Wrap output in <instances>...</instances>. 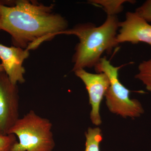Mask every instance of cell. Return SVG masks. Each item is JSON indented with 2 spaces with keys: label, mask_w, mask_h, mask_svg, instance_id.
Listing matches in <instances>:
<instances>
[{
  "label": "cell",
  "mask_w": 151,
  "mask_h": 151,
  "mask_svg": "<svg viewBox=\"0 0 151 151\" xmlns=\"http://www.w3.org/2000/svg\"><path fill=\"white\" fill-rule=\"evenodd\" d=\"M136 13L146 20L151 22V0H148L136 9Z\"/></svg>",
  "instance_id": "obj_13"
},
{
  "label": "cell",
  "mask_w": 151,
  "mask_h": 151,
  "mask_svg": "<svg viewBox=\"0 0 151 151\" xmlns=\"http://www.w3.org/2000/svg\"><path fill=\"white\" fill-rule=\"evenodd\" d=\"M19 119L17 85L11 82L5 71L0 72V133L9 132Z\"/></svg>",
  "instance_id": "obj_5"
},
{
  "label": "cell",
  "mask_w": 151,
  "mask_h": 151,
  "mask_svg": "<svg viewBox=\"0 0 151 151\" xmlns=\"http://www.w3.org/2000/svg\"><path fill=\"white\" fill-rule=\"evenodd\" d=\"M54 6L31 0L0 1V31L11 36L14 46L36 49L68 29Z\"/></svg>",
  "instance_id": "obj_1"
},
{
  "label": "cell",
  "mask_w": 151,
  "mask_h": 151,
  "mask_svg": "<svg viewBox=\"0 0 151 151\" xmlns=\"http://www.w3.org/2000/svg\"><path fill=\"white\" fill-rule=\"evenodd\" d=\"M29 55V52L14 46H6L0 43V59L6 74L14 84H22L25 81V69L23 66L25 60Z\"/></svg>",
  "instance_id": "obj_8"
},
{
  "label": "cell",
  "mask_w": 151,
  "mask_h": 151,
  "mask_svg": "<svg viewBox=\"0 0 151 151\" xmlns=\"http://www.w3.org/2000/svg\"><path fill=\"white\" fill-rule=\"evenodd\" d=\"M74 72L85 84L89 94V103L92 106L91 121L96 126L100 125L102 123L100 115V104L110 86L109 78L105 73H90L84 69H78Z\"/></svg>",
  "instance_id": "obj_6"
},
{
  "label": "cell",
  "mask_w": 151,
  "mask_h": 151,
  "mask_svg": "<svg viewBox=\"0 0 151 151\" xmlns=\"http://www.w3.org/2000/svg\"><path fill=\"white\" fill-rule=\"evenodd\" d=\"M122 66L115 67L106 57H103L94 68L97 73L106 74L110 80V86L105 96L109 110L124 118H137L144 113V109L138 100L130 99V90L119 80V71Z\"/></svg>",
  "instance_id": "obj_4"
},
{
  "label": "cell",
  "mask_w": 151,
  "mask_h": 151,
  "mask_svg": "<svg viewBox=\"0 0 151 151\" xmlns=\"http://www.w3.org/2000/svg\"><path fill=\"white\" fill-rule=\"evenodd\" d=\"M52 124L30 111L18 119L9 134L18 138L11 151H52L55 147Z\"/></svg>",
  "instance_id": "obj_3"
},
{
  "label": "cell",
  "mask_w": 151,
  "mask_h": 151,
  "mask_svg": "<svg viewBox=\"0 0 151 151\" xmlns=\"http://www.w3.org/2000/svg\"><path fill=\"white\" fill-rule=\"evenodd\" d=\"M85 136L86 141L85 151H100L99 145L103 139L100 128H89Z\"/></svg>",
  "instance_id": "obj_10"
},
{
  "label": "cell",
  "mask_w": 151,
  "mask_h": 151,
  "mask_svg": "<svg viewBox=\"0 0 151 151\" xmlns=\"http://www.w3.org/2000/svg\"><path fill=\"white\" fill-rule=\"evenodd\" d=\"M89 2L101 6L107 15L116 16L123 10L124 3H134L135 2L127 0H92Z\"/></svg>",
  "instance_id": "obj_9"
},
{
  "label": "cell",
  "mask_w": 151,
  "mask_h": 151,
  "mask_svg": "<svg viewBox=\"0 0 151 151\" xmlns=\"http://www.w3.org/2000/svg\"><path fill=\"white\" fill-rule=\"evenodd\" d=\"M0 17H1V15H0Z\"/></svg>",
  "instance_id": "obj_15"
},
{
  "label": "cell",
  "mask_w": 151,
  "mask_h": 151,
  "mask_svg": "<svg viewBox=\"0 0 151 151\" xmlns=\"http://www.w3.org/2000/svg\"><path fill=\"white\" fill-rule=\"evenodd\" d=\"M118 44L144 42L151 45V25L137 13L127 12L124 21L119 22Z\"/></svg>",
  "instance_id": "obj_7"
},
{
  "label": "cell",
  "mask_w": 151,
  "mask_h": 151,
  "mask_svg": "<svg viewBox=\"0 0 151 151\" xmlns=\"http://www.w3.org/2000/svg\"><path fill=\"white\" fill-rule=\"evenodd\" d=\"M138 70L139 72L135 78L142 81L146 89L151 92V58L141 63Z\"/></svg>",
  "instance_id": "obj_11"
},
{
  "label": "cell",
  "mask_w": 151,
  "mask_h": 151,
  "mask_svg": "<svg viewBox=\"0 0 151 151\" xmlns=\"http://www.w3.org/2000/svg\"><path fill=\"white\" fill-rule=\"evenodd\" d=\"M17 142V137L13 134H3L0 133V151H11Z\"/></svg>",
  "instance_id": "obj_12"
},
{
  "label": "cell",
  "mask_w": 151,
  "mask_h": 151,
  "mask_svg": "<svg viewBox=\"0 0 151 151\" xmlns=\"http://www.w3.org/2000/svg\"><path fill=\"white\" fill-rule=\"evenodd\" d=\"M2 71H4V68L1 63H0V72H2Z\"/></svg>",
  "instance_id": "obj_14"
},
{
  "label": "cell",
  "mask_w": 151,
  "mask_h": 151,
  "mask_svg": "<svg viewBox=\"0 0 151 151\" xmlns=\"http://www.w3.org/2000/svg\"><path fill=\"white\" fill-rule=\"evenodd\" d=\"M119 22L116 16L107 15L99 27L91 23L79 24L60 35H74L79 40L72 58V70L95 67L103 53H111L119 45L116 41Z\"/></svg>",
  "instance_id": "obj_2"
}]
</instances>
